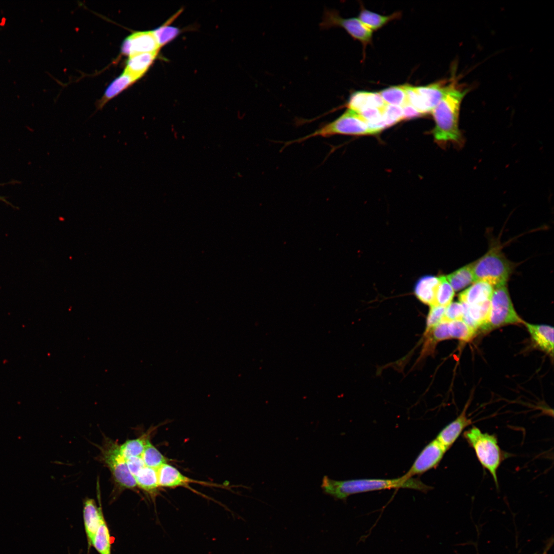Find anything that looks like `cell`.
<instances>
[{
    "label": "cell",
    "instance_id": "6da1fadb",
    "mask_svg": "<svg viewBox=\"0 0 554 554\" xmlns=\"http://www.w3.org/2000/svg\"><path fill=\"white\" fill-rule=\"evenodd\" d=\"M468 91L456 79H451L447 92L431 111L435 122L433 134L439 144L451 142L459 144L462 141L459 126L460 112L462 102Z\"/></svg>",
    "mask_w": 554,
    "mask_h": 554
},
{
    "label": "cell",
    "instance_id": "7a4b0ae2",
    "mask_svg": "<svg viewBox=\"0 0 554 554\" xmlns=\"http://www.w3.org/2000/svg\"><path fill=\"white\" fill-rule=\"evenodd\" d=\"M324 493L336 499L346 500L352 494L392 488H409L426 492L431 487L414 478L392 479H360L337 481L323 477L321 486Z\"/></svg>",
    "mask_w": 554,
    "mask_h": 554
},
{
    "label": "cell",
    "instance_id": "3957f363",
    "mask_svg": "<svg viewBox=\"0 0 554 554\" xmlns=\"http://www.w3.org/2000/svg\"><path fill=\"white\" fill-rule=\"evenodd\" d=\"M472 265L473 282H484L493 288L506 285L514 268L513 263L497 245L491 247Z\"/></svg>",
    "mask_w": 554,
    "mask_h": 554
},
{
    "label": "cell",
    "instance_id": "277c9868",
    "mask_svg": "<svg viewBox=\"0 0 554 554\" xmlns=\"http://www.w3.org/2000/svg\"><path fill=\"white\" fill-rule=\"evenodd\" d=\"M463 436L473 449L483 467L489 472L498 487L497 471L508 454L500 448L497 437L484 433L475 426L465 431Z\"/></svg>",
    "mask_w": 554,
    "mask_h": 554
},
{
    "label": "cell",
    "instance_id": "5b68a950",
    "mask_svg": "<svg viewBox=\"0 0 554 554\" xmlns=\"http://www.w3.org/2000/svg\"><path fill=\"white\" fill-rule=\"evenodd\" d=\"M337 134L365 135H374L375 133L359 113L348 109L334 121L324 125L313 132L289 143L301 142L314 137H326Z\"/></svg>",
    "mask_w": 554,
    "mask_h": 554
},
{
    "label": "cell",
    "instance_id": "8992f818",
    "mask_svg": "<svg viewBox=\"0 0 554 554\" xmlns=\"http://www.w3.org/2000/svg\"><path fill=\"white\" fill-rule=\"evenodd\" d=\"M523 322L515 309L506 286L494 288L487 319L480 329L488 331L505 325Z\"/></svg>",
    "mask_w": 554,
    "mask_h": 554
},
{
    "label": "cell",
    "instance_id": "52a82bcc",
    "mask_svg": "<svg viewBox=\"0 0 554 554\" xmlns=\"http://www.w3.org/2000/svg\"><path fill=\"white\" fill-rule=\"evenodd\" d=\"M101 457L119 488L133 489L137 487L135 480L128 470L117 443L111 439H106L101 448Z\"/></svg>",
    "mask_w": 554,
    "mask_h": 554
},
{
    "label": "cell",
    "instance_id": "ba28073f",
    "mask_svg": "<svg viewBox=\"0 0 554 554\" xmlns=\"http://www.w3.org/2000/svg\"><path fill=\"white\" fill-rule=\"evenodd\" d=\"M320 27L322 29L341 27L365 46L371 42L372 38V31L364 25L359 18H342L334 10L325 9Z\"/></svg>",
    "mask_w": 554,
    "mask_h": 554
},
{
    "label": "cell",
    "instance_id": "9c48e42d",
    "mask_svg": "<svg viewBox=\"0 0 554 554\" xmlns=\"http://www.w3.org/2000/svg\"><path fill=\"white\" fill-rule=\"evenodd\" d=\"M447 450L436 439L429 442L419 453L408 471L406 478L422 474L436 467Z\"/></svg>",
    "mask_w": 554,
    "mask_h": 554
},
{
    "label": "cell",
    "instance_id": "30bf717a",
    "mask_svg": "<svg viewBox=\"0 0 554 554\" xmlns=\"http://www.w3.org/2000/svg\"><path fill=\"white\" fill-rule=\"evenodd\" d=\"M160 47L152 31L132 33L124 41L121 51L131 56L137 54L158 52Z\"/></svg>",
    "mask_w": 554,
    "mask_h": 554
},
{
    "label": "cell",
    "instance_id": "8fae6325",
    "mask_svg": "<svg viewBox=\"0 0 554 554\" xmlns=\"http://www.w3.org/2000/svg\"><path fill=\"white\" fill-rule=\"evenodd\" d=\"M468 406L467 403L460 414L443 428L436 438L447 450L454 444L464 429L472 423L471 419L466 416Z\"/></svg>",
    "mask_w": 554,
    "mask_h": 554
},
{
    "label": "cell",
    "instance_id": "7c38bea8",
    "mask_svg": "<svg viewBox=\"0 0 554 554\" xmlns=\"http://www.w3.org/2000/svg\"><path fill=\"white\" fill-rule=\"evenodd\" d=\"M533 344L551 356L553 355V327L544 324H532L524 321Z\"/></svg>",
    "mask_w": 554,
    "mask_h": 554
},
{
    "label": "cell",
    "instance_id": "4fadbf2b",
    "mask_svg": "<svg viewBox=\"0 0 554 554\" xmlns=\"http://www.w3.org/2000/svg\"><path fill=\"white\" fill-rule=\"evenodd\" d=\"M103 516L101 507L97 506L95 500L86 499L83 504V520L89 549L92 546V541Z\"/></svg>",
    "mask_w": 554,
    "mask_h": 554
},
{
    "label": "cell",
    "instance_id": "5bb4252c",
    "mask_svg": "<svg viewBox=\"0 0 554 554\" xmlns=\"http://www.w3.org/2000/svg\"><path fill=\"white\" fill-rule=\"evenodd\" d=\"M157 470L158 481L160 487L175 488L176 487H186L190 483H199L183 475L178 469L173 466L165 463L160 466Z\"/></svg>",
    "mask_w": 554,
    "mask_h": 554
},
{
    "label": "cell",
    "instance_id": "9a60e30c",
    "mask_svg": "<svg viewBox=\"0 0 554 554\" xmlns=\"http://www.w3.org/2000/svg\"><path fill=\"white\" fill-rule=\"evenodd\" d=\"M385 105L379 92L358 91L351 94L347 107L348 109L359 113L367 108L381 109Z\"/></svg>",
    "mask_w": 554,
    "mask_h": 554
},
{
    "label": "cell",
    "instance_id": "2e32d148",
    "mask_svg": "<svg viewBox=\"0 0 554 554\" xmlns=\"http://www.w3.org/2000/svg\"><path fill=\"white\" fill-rule=\"evenodd\" d=\"M494 288L489 284L482 281L475 282L471 286L459 294L461 303L473 305L489 301Z\"/></svg>",
    "mask_w": 554,
    "mask_h": 554
},
{
    "label": "cell",
    "instance_id": "e0dca14e",
    "mask_svg": "<svg viewBox=\"0 0 554 554\" xmlns=\"http://www.w3.org/2000/svg\"><path fill=\"white\" fill-rule=\"evenodd\" d=\"M450 81H442L425 86L416 87L428 111L431 112L447 92Z\"/></svg>",
    "mask_w": 554,
    "mask_h": 554
},
{
    "label": "cell",
    "instance_id": "ac0fdd59",
    "mask_svg": "<svg viewBox=\"0 0 554 554\" xmlns=\"http://www.w3.org/2000/svg\"><path fill=\"white\" fill-rule=\"evenodd\" d=\"M157 53H141L129 56L124 73L136 81L148 70Z\"/></svg>",
    "mask_w": 554,
    "mask_h": 554
},
{
    "label": "cell",
    "instance_id": "d6986e66",
    "mask_svg": "<svg viewBox=\"0 0 554 554\" xmlns=\"http://www.w3.org/2000/svg\"><path fill=\"white\" fill-rule=\"evenodd\" d=\"M439 278L432 275H425L419 279L417 283L414 293L422 303L430 306L434 305Z\"/></svg>",
    "mask_w": 554,
    "mask_h": 554
},
{
    "label": "cell",
    "instance_id": "ffe728a7",
    "mask_svg": "<svg viewBox=\"0 0 554 554\" xmlns=\"http://www.w3.org/2000/svg\"><path fill=\"white\" fill-rule=\"evenodd\" d=\"M137 486L148 493L154 500L160 487L157 469L144 466L134 477Z\"/></svg>",
    "mask_w": 554,
    "mask_h": 554
},
{
    "label": "cell",
    "instance_id": "44dd1931",
    "mask_svg": "<svg viewBox=\"0 0 554 554\" xmlns=\"http://www.w3.org/2000/svg\"><path fill=\"white\" fill-rule=\"evenodd\" d=\"M135 82L124 72L115 78L106 89L103 97L96 104V110L102 109L111 100L117 96Z\"/></svg>",
    "mask_w": 554,
    "mask_h": 554
},
{
    "label": "cell",
    "instance_id": "7402d4cb",
    "mask_svg": "<svg viewBox=\"0 0 554 554\" xmlns=\"http://www.w3.org/2000/svg\"><path fill=\"white\" fill-rule=\"evenodd\" d=\"M152 431H148L136 439L128 440L120 445V452L125 460L131 457H141L147 443L150 441Z\"/></svg>",
    "mask_w": 554,
    "mask_h": 554
},
{
    "label": "cell",
    "instance_id": "603a6c76",
    "mask_svg": "<svg viewBox=\"0 0 554 554\" xmlns=\"http://www.w3.org/2000/svg\"><path fill=\"white\" fill-rule=\"evenodd\" d=\"M445 277L454 291L461 290L473 282L472 263Z\"/></svg>",
    "mask_w": 554,
    "mask_h": 554
},
{
    "label": "cell",
    "instance_id": "cb8c5ba5",
    "mask_svg": "<svg viewBox=\"0 0 554 554\" xmlns=\"http://www.w3.org/2000/svg\"><path fill=\"white\" fill-rule=\"evenodd\" d=\"M400 13L396 12L389 16H383L362 8L359 16V19L371 31L376 30L386 25L391 20L397 18Z\"/></svg>",
    "mask_w": 554,
    "mask_h": 554
},
{
    "label": "cell",
    "instance_id": "d4e9b609",
    "mask_svg": "<svg viewBox=\"0 0 554 554\" xmlns=\"http://www.w3.org/2000/svg\"><path fill=\"white\" fill-rule=\"evenodd\" d=\"M92 546L99 554H111L110 532L104 516L94 537Z\"/></svg>",
    "mask_w": 554,
    "mask_h": 554
},
{
    "label": "cell",
    "instance_id": "484cf974",
    "mask_svg": "<svg viewBox=\"0 0 554 554\" xmlns=\"http://www.w3.org/2000/svg\"><path fill=\"white\" fill-rule=\"evenodd\" d=\"M379 93L386 104L403 107L408 103L404 85L391 86Z\"/></svg>",
    "mask_w": 554,
    "mask_h": 554
},
{
    "label": "cell",
    "instance_id": "4316f807",
    "mask_svg": "<svg viewBox=\"0 0 554 554\" xmlns=\"http://www.w3.org/2000/svg\"><path fill=\"white\" fill-rule=\"evenodd\" d=\"M448 330L450 338L457 339L465 342L470 341L477 332L463 320L449 322Z\"/></svg>",
    "mask_w": 554,
    "mask_h": 554
},
{
    "label": "cell",
    "instance_id": "83f0119b",
    "mask_svg": "<svg viewBox=\"0 0 554 554\" xmlns=\"http://www.w3.org/2000/svg\"><path fill=\"white\" fill-rule=\"evenodd\" d=\"M141 458L146 466L158 469L162 465L167 463V459L151 443H147Z\"/></svg>",
    "mask_w": 554,
    "mask_h": 554
},
{
    "label": "cell",
    "instance_id": "f1b7e54d",
    "mask_svg": "<svg viewBox=\"0 0 554 554\" xmlns=\"http://www.w3.org/2000/svg\"><path fill=\"white\" fill-rule=\"evenodd\" d=\"M439 279V284L436 291L434 305L446 307L451 303L454 291L445 276H441Z\"/></svg>",
    "mask_w": 554,
    "mask_h": 554
},
{
    "label": "cell",
    "instance_id": "f546056e",
    "mask_svg": "<svg viewBox=\"0 0 554 554\" xmlns=\"http://www.w3.org/2000/svg\"><path fill=\"white\" fill-rule=\"evenodd\" d=\"M152 31L161 48L175 38L179 33L180 30L178 28L170 26L167 24Z\"/></svg>",
    "mask_w": 554,
    "mask_h": 554
},
{
    "label": "cell",
    "instance_id": "4dcf8cb0",
    "mask_svg": "<svg viewBox=\"0 0 554 554\" xmlns=\"http://www.w3.org/2000/svg\"><path fill=\"white\" fill-rule=\"evenodd\" d=\"M382 115L388 127L403 120L402 107L386 104L382 109Z\"/></svg>",
    "mask_w": 554,
    "mask_h": 554
},
{
    "label": "cell",
    "instance_id": "1f68e13d",
    "mask_svg": "<svg viewBox=\"0 0 554 554\" xmlns=\"http://www.w3.org/2000/svg\"><path fill=\"white\" fill-rule=\"evenodd\" d=\"M408 103L422 114L429 112L416 87L404 85Z\"/></svg>",
    "mask_w": 554,
    "mask_h": 554
},
{
    "label": "cell",
    "instance_id": "d6a6232c",
    "mask_svg": "<svg viewBox=\"0 0 554 554\" xmlns=\"http://www.w3.org/2000/svg\"><path fill=\"white\" fill-rule=\"evenodd\" d=\"M445 308L439 305L430 306L426 320V333H428L433 328L443 320Z\"/></svg>",
    "mask_w": 554,
    "mask_h": 554
},
{
    "label": "cell",
    "instance_id": "836d02e7",
    "mask_svg": "<svg viewBox=\"0 0 554 554\" xmlns=\"http://www.w3.org/2000/svg\"><path fill=\"white\" fill-rule=\"evenodd\" d=\"M463 316V306L460 302H451L445 308L442 321L451 322L462 320Z\"/></svg>",
    "mask_w": 554,
    "mask_h": 554
},
{
    "label": "cell",
    "instance_id": "e575fe53",
    "mask_svg": "<svg viewBox=\"0 0 554 554\" xmlns=\"http://www.w3.org/2000/svg\"><path fill=\"white\" fill-rule=\"evenodd\" d=\"M428 333L431 334V340L434 343L450 339L448 322L442 321Z\"/></svg>",
    "mask_w": 554,
    "mask_h": 554
},
{
    "label": "cell",
    "instance_id": "d590c367",
    "mask_svg": "<svg viewBox=\"0 0 554 554\" xmlns=\"http://www.w3.org/2000/svg\"><path fill=\"white\" fill-rule=\"evenodd\" d=\"M359 114L367 124H373L381 121L383 118L382 109L376 108H367L363 109Z\"/></svg>",
    "mask_w": 554,
    "mask_h": 554
},
{
    "label": "cell",
    "instance_id": "8d00e7d4",
    "mask_svg": "<svg viewBox=\"0 0 554 554\" xmlns=\"http://www.w3.org/2000/svg\"><path fill=\"white\" fill-rule=\"evenodd\" d=\"M126 461L128 470L134 478L145 466L141 457L129 458Z\"/></svg>",
    "mask_w": 554,
    "mask_h": 554
},
{
    "label": "cell",
    "instance_id": "74e56055",
    "mask_svg": "<svg viewBox=\"0 0 554 554\" xmlns=\"http://www.w3.org/2000/svg\"><path fill=\"white\" fill-rule=\"evenodd\" d=\"M403 120H411L422 116L423 114L419 112L409 103L402 107Z\"/></svg>",
    "mask_w": 554,
    "mask_h": 554
},
{
    "label": "cell",
    "instance_id": "f35d334b",
    "mask_svg": "<svg viewBox=\"0 0 554 554\" xmlns=\"http://www.w3.org/2000/svg\"><path fill=\"white\" fill-rule=\"evenodd\" d=\"M5 185V184H0V186H2V185ZM0 201L3 202H4L5 204H7L8 205H10V206H11L14 207L13 205H12L11 203H10L9 201H8L6 200V199L5 197L3 196L0 195Z\"/></svg>",
    "mask_w": 554,
    "mask_h": 554
}]
</instances>
